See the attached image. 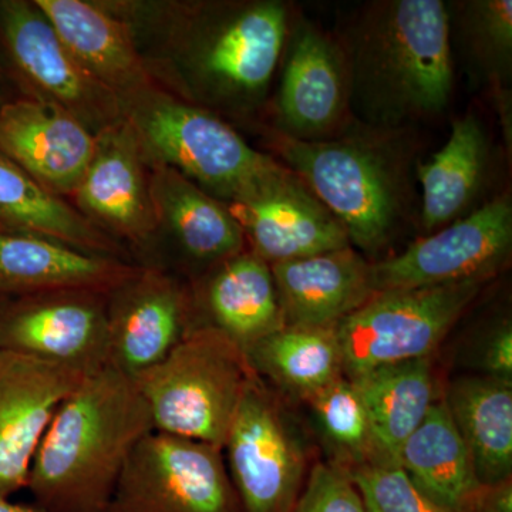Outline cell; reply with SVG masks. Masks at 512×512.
<instances>
[{
	"label": "cell",
	"mask_w": 512,
	"mask_h": 512,
	"mask_svg": "<svg viewBox=\"0 0 512 512\" xmlns=\"http://www.w3.org/2000/svg\"><path fill=\"white\" fill-rule=\"evenodd\" d=\"M107 3L133 30L156 86L220 117L264 104L292 29L281 0Z\"/></svg>",
	"instance_id": "obj_1"
},
{
	"label": "cell",
	"mask_w": 512,
	"mask_h": 512,
	"mask_svg": "<svg viewBox=\"0 0 512 512\" xmlns=\"http://www.w3.org/2000/svg\"><path fill=\"white\" fill-rule=\"evenodd\" d=\"M153 420L133 377L106 366L62 403L37 448L28 487L46 512H106Z\"/></svg>",
	"instance_id": "obj_2"
},
{
	"label": "cell",
	"mask_w": 512,
	"mask_h": 512,
	"mask_svg": "<svg viewBox=\"0 0 512 512\" xmlns=\"http://www.w3.org/2000/svg\"><path fill=\"white\" fill-rule=\"evenodd\" d=\"M450 33V8L441 0L372 3L346 53L350 100L380 127L439 114L453 93Z\"/></svg>",
	"instance_id": "obj_3"
},
{
	"label": "cell",
	"mask_w": 512,
	"mask_h": 512,
	"mask_svg": "<svg viewBox=\"0 0 512 512\" xmlns=\"http://www.w3.org/2000/svg\"><path fill=\"white\" fill-rule=\"evenodd\" d=\"M272 150L340 222L350 245L382 251L404 215V170L382 144L345 136L299 140L269 131Z\"/></svg>",
	"instance_id": "obj_4"
},
{
	"label": "cell",
	"mask_w": 512,
	"mask_h": 512,
	"mask_svg": "<svg viewBox=\"0 0 512 512\" xmlns=\"http://www.w3.org/2000/svg\"><path fill=\"white\" fill-rule=\"evenodd\" d=\"M123 109L150 164L173 168L225 204L278 165L218 114L158 86L131 97Z\"/></svg>",
	"instance_id": "obj_5"
},
{
	"label": "cell",
	"mask_w": 512,
	"mask_h": 512,
	"mask_svg": "<svg viewBox=\"0 0 512 512\" xmlns=\"http://www.w3.org/2000/svg\"><path fill=\"white\" fill-rule=\"evenodd\" d=\"M254 370L244 350L197 326L156 366L134 376L154 430L224 447Z\"/></svg>",
	"instance_id": "obj_6"
},
{
	"label": "cell",
	"mask_w": 512,
	"mask_h": 512,
	"mask_svg": "<svg viewBox=\"0 0 512 512\" xmlns=\"http://www.w3.org/2000/svg\"><path fill=\"white\" fill-rule=\"evenodd\" d=\"M484 281L375 293L336 325L348 379L376 367L427 359L470 308Z\"/></svg>",
	"instance_id": "obj_7"
},
{
	"label": "cell",
	"mask_w": 512,
	"mask_h": 512,
	"mask_svg": "<svg viewBox=\"0 0 512 512\" xmlns=\"http://www.w3.org/2000/svg\"><path fill=\"white\" fill-rule=\"evenodd\" d=\"M106 512H245L222 448L153 430L134 448Z\"/></svg>",
	"instance_id": "obj_8"
},
{
	"label": "cell",
	"mask_w": 512,
	"mask_h": 512,
	"mask_svg": "<svg viewBox=\"0 0 512 512\" xmlns=\"http://www.w3.org/2000/svg\"><path fill=\"white\" fill-rule=\"evenodd\" d=\"M0 46L25 97L66 111L97 136L123 103L83 69L35 0H0Z\"/></svg>",
	"instance_id": "obj_9"
},
{
	"label": "cell",
	"mask_w": 512,
	"mask_h": 512,
	"mask_svg": "<svg viewBox=\"0 0 512 512\" xmlns=\"http://www.w3.org/2000/svg\"><path fill=\"white\" fill-rule=\"evenodd\" d=\"M222 451L245 512H292L308 478L305 448L279 396L256 375Z\"/></svg>",
	"instance_id": "obj_10"
},
{
	"label": "cell",
	"mask_w": 512,
	"mask_h": 512,
	"mask_svg": "<svg viewBox=\"0 0 512 512\" xmlns=\"http://www.w3.org/2000/svg\"><path fill=\"white\" fill-rule=\"evenodd\" d=\"M511 249L512 204L504 194L372 264L373 288L379 293L487 282L507 264Z\"/></svg>",
	"instance_id": "obj_11"
},
{
	"label": "cell",
	"mask_w": 512,
	"mask_h": 512,
	"mask_svg": "<svg viewBox=\"0 0 512 512\" xmlns=\"http://www.w3.org/2000/svg\"><path fill=\"white\" fill-rule=\"evenodd\" d=\"M69 202L130 254H150L158 237L150 161L126 117L97 134L92 161Z\"/></svg>",
	"instance_id": "obj_12"
},
{
	"label": "cell",
	"mask_w": 512,
	"mask_h": 512,
	"mask_svg": "<svg viewBox=\"0 0 512 512\" xmlns=\"http://www.w3.org/2000/svg\"><path fill=\"white\" fill-rule=\"evenodd\" d=\"M107 322L109 366L140 375L197 328L191 284L160 266L140 265L107 295Z\"/></svg>",
	"instance_id": "obj_13"
},
{
	"label": "cell",
	"mask_w": 512,
	"mask_h": 512,
	"mask_svg": "<svg viewBox=\"0 0 512 512\" xmlns=\"http://www.w3.org/2000/svg\"><path fill=\"white\" fill-rule=\"evenodd\" d=\"M107 295L57 291L0 301V348L94 373L109 366Z\"/></svg>",
	"instance_id": "obj_14"
},
{
	"label": "cell",
	"mask_w": 512,
	"mask_h": 512,
	"mask_svg": "<svg viewBox=\"0 0 512 512\" xmlns=\"http://www.w3.org/2000/svg\"><path fill=\"white\" fill-rule=\"evenodd\" d=\"M227 207L249 251L269 265L350 247L335 215L281 163Z\"/></svg>",
	"instance_id": "obj_15"
},
{
	"label": "cell",
	"mask_w": 512,
	"mask_h": 512,
	"mask_svg": "<svg viewBox=\"0 0 512 512\" xmlns=\"http://www.w3.org/2000/svg\"><path fill=\"white\" fill-rule=\"evenodd\" d=\"M89 373L0 348V497L28 487L37 448Z\"/></svg>",
	"instance_id": "obj_16"
},
{
	"label": "cell",
	"mask_w": 512,
	"mask_h": 512,
	"mask_svg": "<svg viewBox=\"0 0 512 512\" xmlns=\"http://www.w3.org/2000/svg\"><path fill=\"white\" fill-rule=\"evenodd\" d=\"M282 63L275 130L308 141L332 136L345 123L350 104L343 47L311 23L298 22L292 25Z\"/></svg>",
	"instance_id": "obj_17"
},
{
	"label": "cell",
	"mask_w": 512,
	"mask_h": 512,
	"mask_svg": "<svg viewBox=\"0 0 512 512\" xmlns=\"http://www.w3.org/2000/svg\"><path fill=\"white\" fill-rule=\"evenodd\" d=\"M150 188L158 237L165 234L177 255L174 274L195 281L248 248L227 204L173 168L150 164Z\"/></svg>",
	"instance_id": "obj_18"
},
{
	"label": "cell",
	"mask_w": 512,
	"mask_h": 512,
	"mask_svg": "<svg viewBox=\"0 0 512 512\" xmlns=\"http://www.w3.org/2000/svg\"><path fill=\"white\" fill-rule=\"evenodd\" d=\"M94 148L96 136L66 111L28 97L0 106V151L63 200L76 191Z\"/></svg>",
	"instance_id": "obj_19"
},
{
	"label": "cell",
	"mask_w": 512,
	"mask_h": 512,
	"mask_svg": "<svg viewBox=\"0 0 512 512\" xmlns=\"http://www.w3.org/2000/svg\"><path fill=\"white\" fill-rule=\"evenodd\" d=\"M67 49L104 89L126 103L156 86L133 30L107 2L35 0Z\"/></svg>",
	"instance_id": "obj_20"
},
{
	"label": "cell",
	"mask_w": 512,
	"mask_h": 512,
	"mask_svg": "<svg viewBox=\"0 0 512 512\" xmlns=\"http://www.w3.org/2000/svg\"><path fill=\"white\" fill-rule=\"evenodd\" d=\"M138 266L52 238L0 229V298L57 291L110 293Z\"/></svg>",
	"instance_id": "obj_21"
},
{
	"label": "cell",
	"mask_w": 512,
	"mask_h": 512,
	"mask_svg": "<svg viewBox=\"0 0 512 512\" xmlns=\"http://www.w3.org/2000/svg\"><path fill=\"white\" fill-rule=\"evenodd\" d=\"M198 326H210L247 350L285 326L271 265L241 254L190 282Z\"/></svg>",
	"instance_id": "obj_22"
},
{
	"label": "cell",
	"mask_w": 512,
	"mask_h": 512,
	"mask_svg": "<svg viewBox=\"0 0 512 512\" xmlns=\"http://www.w3.org/2000/svg\"><path fill=\"white\" fill-rule=\"evenodd\" d=\"M271 269L285 326L335 328L376 293L372 262L352 245Z\"/></svg>",
	"instance_id": "obj_23"
},
{
	"label": "cell",
	"mask_w": 512,
	"mask_h": 512,
	"mask_svg": "<svg viewBox=\"0 0 512 512\" xmlns=\"http://www.w3.org/2000/svg\"><path fill=\"white\" fill-rule=\"evenodd\" d=\"M0 229L40 235L90 254L133 262L126 247L93 227L69 201L37 184L2 151Z\"/></svg>",
	"instance_id": "obj_24"
},
{
	"label": "cell",
	"mask_w": 512,
	"mask_h": 512,
	"mask_svg": "<svg viewBox=\"0 0 512 512\" xmlns=\"http://www.w3.org/2000/svg\"><path fill=\"white\" fill-rule=\"evenodd\" d=\"M448 413L483 485L512 478V383L467 376L448 386Z\"/></svg>",
	"instance_id": "obj_25"
},
{
	"label": "cell",
	"mask_w": 512,
	"mask_h": 512,
	"mask_svg": "<svg viewBox=\"0 0 512 512\" xmlns=\"http://www.w3.org/2000/svg\"><path fill=\"white\" fill-rule=\"evenodd\" d=\"M397 464L427 497L454 512H468L481 484L444 400L400 448Z\"/></svg>",
	"instance_id": "obj_26"
},
{
	"label": "cell",
	"mask_w": 512,
	"mask_h": 512,
	"mask_svg": "<svg viewBox=\"0 0 512 512\" xmlns=\"http://www.w3.org/2000/svg\"><path fill=\"white\" fill-rule=\"evenodd\" d=\"M350 380L365 404L379 461L396 463L436 402L430 357L376 367Z\"/></svg>",
	"instance_id": "obj_27"
},
{
	"label": "cell",
	"mask_w": 512,
	"mask_h": 512,
	"mask_svg": "<svg viewBox=\"0 0 512 512\" xmlns=\"http://www.w3.org/2000/svg\"><path fill=\"white\" fill-rule=\"evenodd\" d=\"M488 141L473 113L453 123L447 143L417 168L421 185V227L427 234L461 218L483 184Z\"/></svg>",
	"instance_id": "obj_28"
},
{
	"label": "cell",
	"mask_w": 512,
	"mask_h": 512,
	"mask_svg": "<svg viewBox=\"0 0 512 512\" xmlns=\"http://www.w3.org/2000/svg\"><path fill=\"white\" fill-rule=\"evenodd\" d=\"M256 376L303 402L343 375L335 328L284 326L245 350Z\"/></svg>",
	"instance_id": "obj_29"
},
{
	"label": "cell",
	"mask_w": 512,
	"mask_h": 512,
	"mask_svg": "<svg viewBox=\"0 0 512 512\" xmlns=\"http://www.w3.org/2000/svg\"><path fill=\"white\" fill-rule=\"evenodd\" d=\"M306 403L323 439L338 457L335 464L349 470L379 461L365 404L352 380L340 376Z\"/></svg>",
	"instance_id": "obj_30"
},
{
	"label": "cell",
	"mask_w": 512,
	"mask_h": 512,
	"mask_svg": "<svg viewBox=\"0 0 512 512\" xmlns=\"http://www.w3.org/2000/svg\"><path fill=\"white\" fill-rule=\"evenodd\" d=\"M464 42L485 73L500 84L510 74L511 0H473L458 6Z\"/></svg>",
	"instance_id": "obj_31"
},
{
	"label": "cell",
	"mask_w": 512,
	"mask_h": 512,
	"mask_svg": "<svg viewBox=\"0 0 512 512\" xmlns=\"http://www.w3.org/2000/svg\"><path fill=\"white\" fill-rule=\"evenodd\" d=\"M346 471L367 512H454L427 497L397 463L377 461Z\"/></svg>",
	"instance_id": "obj_32"
},
{
	"label": "cell",
	"mask_w": 512,
	"mask_h": 512,
	"mask_svg": "<svg viewBox=\"0 0 512 512\" xmlns=\"http://www.w3.org/2000/svg\"><path fill=\"white\" fill-rule=\"evenodd\" d=\"M292 512H367L345 468L319 463L306 478Z\"/></svg>",
	"instance_id": "obj_33"
},
{
	"label": "cell",
	"mask_w": 512,
	"mask_h": 512,
	"mask_svg": "<svg viewBox=\"0 0 512 512\" xmlns=\"http://www.w3.org/2000/svg\"><path fill=\"white\" fill-rule=\"evenodd\" d=\"M485 376L512 383V326L510 320L491 330L480 355Z\"/></svg>",
	"instance_id": "obj_34"
},
{
	"label": "cell",
	"mask_w": 512,
	"mask_h": 512,
	"mask_svg": "<svg viewBox=\"0 0 512 512\" xmlns=\"http://www.w3.org/2000/svg\"><path fill=\"white\" fill-rule=\"evenodd\" d=\"M468 512H512V478L481 485Z\"/></svg>",
	"instance_id": "obj_35"
},
{
	"label": "cell",
	"mask_w": 512,
	"mask_h": 512,
	"mask_svg": "<svg viewBox=\"0 0 512 512\" xmlns=\"http://www.w3.org/2000/svg\"><path fill=\"white\" fill-rule=\"evenodd\" d=\"M0 512H46L37 505H22L10 503L8 498L0 497Z\"/></svg>",
	"instance_id": "obj_36"
},
{
	"label": "cell",
	"mask_w": 512,
	"mask_h": 512,
	"mask_svg": "<svg viewBox=\"0 0 512 512\" xmlns=\"http://www.w3.org/2000/svg\"><path fill=\"white\" fill-rule=\"evenodd\" d=\"M3 103H5V101H0V106H2Z\"/></svg>",
	"instance_id": "obj_37"
},
{
	"label": "cell",
	"mask_w": 512,
	"mask_h": 512,
	"mask_svg": "<svg viewBox=\"0 0 512 512\" xmlns=\"http://www.w3.org/2000/svg\"><path fill=\"white\" fill-rule=\"evenodd\" d=\"M3 298H0V301H2Z\"/></svg>",
	"instance_id": "obj_38"
}]
</instances>
